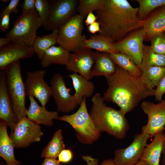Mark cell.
I'll return each mask as SVG.
<instances>
[{
    "label": "cell",
    "instance_id": "obj_1",
    "mask_svg": "<svg viewBox=\"0 0 165 165\" xmlns=\"http://www.w3.org/2000/svg\"><path fill=\"white\" fill-rule=\"evenodd\" d=\"M138 10V7H133L127 0H105L102 7L96 11L100 25L99 34L114 43L142 28Z\"/></svg>",
    "mask_w": 165,
    "mask_h": 165
},
{
    "label": "cell",
    "instance_id": "obj_2",
    "mask_svg": "<svg viewBox=\"0 0 165 165\" xmlns=\"http://www.w3.org/2000/svg\"><path fill=\"white\" fill-rule=\"evenodd\" d=\"M105 77L108 87L102 97L104 100L115 103L125 115L143 99L154 96L155 90L148 87L141 77L134 76L117 65L115 72Z\"/></svg>",
    "mask_w": 165,
    "mask_h": 165
},
{
    "label": "cell",
    "instance_id": "obj_3",
    "mask_svg": "<svg viewBox=\"0 0 165 165\" xmlns=\"http://www.w3.org/2000/svg\"><path fill=\"white\" fill-rule=\"evenodd\" d=\"M91 101L89 114L98 131L118 139H123L130 127L125 115L120 110L107 106L99 93L93 97Z\"/></svg>",
    "mask_w": 165,
    "mask_h": 165
},
{
    "label": "cell",
    "instance_id": "obj_4",
    "mask_svg": "<svg viewBox=\"0 0 165 165\" xmlns=\"http://www.w3.org/2000/svg\"><path fill=\"white\" fill-rule=\"evenodd\" d=\"M3 70L8 94L13 112L19 120L26 116L27 111L25 107L27 95L20 61L11 63Z\"/></svg>",
    "mask_w": 165,
    "mask_h": 165
},
{
    "label": "cell",
    "instance_id": "obj_5",
    "mask_svg": "<svg viewBox=\"0 0 165 165\" xmlns=\"http://www.w3.org/2000/svg\"><path fill=\"white\" fill-rule=\"evenodd\" d=\"M57 120L68 123L74 129L78 140L82 144H93L100 138L101 133L96 128L88 112L86 97H84L78 110L70 115L59 116Z\"/></svg>",
    "mask_w": 165,
    "mask_h": 165
},
{
    "label": "cell",
    "instance_id": "obj_6",
    "mask_svg": "<svg viewBox=\"0 0 165 165\" xmlns=\"http://www.w3.org/2000/svg\"><path fill=\"white\" fill-rule=\"evenodd\" d=\"M43 23L36 10L22 13L13 23L11 30L6 34L11 42L32 46L37 37L36 31Z\"/></svg>",
    "mask_w": 165,
    "mask_h": 165
},
{
    "label": "cell",
    "instance_id": "obj_7",
    "mask_svg": "<svg viewBox=\"0 0 165 165\" xmlns=\"http://www.w3.org/2000/svg\"><path fill=\"white\" fill-rule=\"evenodd\" d=\"M84 19L79 14L74 16L58 29L57 44L69 52L82 48L86 38L82 34Z\"/></svg>",
    "mask_w": 165,
    "mask_h": 165
},
{
    "label": "cell",
    "instance_id": "obj_8",
    "mask_svg": "<svg viewBox=\"0 0 165 165\" xmlns=\"http://www.w3.org/2000/svg\"><path fill=\"white\" fill-rule=\"evenodd\" d=\"M43 135L39 124L26 116L18 120L9 137L15 148H25L33 143L39 142Z\"/></svg>",
    "mask_w": 165,
    "mask_h": 165
},
{
    "label": "cell",
    "instance_id": "obj_9",
    "mask_svg": "<svg viewBox=\"0 0 165 165\" xmlns=\"http://www.w3.org/2000/svg\"><path fill=\"white\" fill-rule=\"evenodd\" d=\"M50 15L48 21L43 26L47 31L58 29L75 15L79 0H49Z\"/></svg>",
    "mask_w": 165,
    "mask_h": 165
},
{
    "label": "cell",
    "instance_id": "obj_10",
    "mask_svg": "<svg viewBox=\"0 0 165 165\" xmlns=\"http://www.w3.org/2000/svg\"><path fill=\"white\" fill-rule=\"evenodd\" d=\"M144 40V33L141 28L132 31L121 40L113 43V45L118 53L129 57L140 69Z\"/></svg>",
    "mask_w": 165,
    "mask_h": 165
},
{
    "label": "cell",
    "instance_id": "obj_11",
    "mask_svg": "<svg viewBox=\"0 0 165 165\" xmlns=\"http://www.w3.org/2000/svg\"><path fill=\"white\" fill-rule=\"evenodd\" d=\"M53 96L58 112L68 113L74 111L78 105L74 95L70 94L72 89L67 87L63 77L60 73H55L50 81Z\"/></svg>",
    "mask_w": 165,
    "mask_h": 165
},
{
    "label": "cell",
    "instance_id": "obj_12",
    "mask_svg": "<svg viewBox=\"0 0 165 165\" xmlns=\"http://www.w3.org/2000/svg\"><path fill=\"white\" fill-rule=\"evenodd\" d=\"M151 138L146 134H137L133 141L125 148L116 149L113 160L116 165H133L140 160L147 141Z\"/></svg>",
    "mask_w": 165,
    "mask_h": 165
},
{
    "label": "cell",
    "instance_id": "obj_13",
    "mask_svg": "<svg viewBox=\"0 0 165 165\" xmlns=\"http://www.w3.org/2000/svg\"><path fill=\"white\" fill-rule=\"evenodd\" d=\"M141 108L148 117V122L142 127L141 133L149 135L151 138L165 130V100L158 104L143 101Z\"/></svg>",
    "mask_w": 165,
    "mask_h": 165
},
{
    "label": "cell",
    "instance_id": "obj_14",
    "mask_svg": "<svg viewBox=\"0 0 165 165\" xmlns=\"http://www.w3.org/2000/svg\"><path fill=\"white\" fill-rule=\"evenodd\" d=\"M46 73L43 70L28 72L24 82L26 95L35 97L44 107L52 96L50 86L44 79Z\"/></svg>",
    "mask_w": 165,
    "mask_h": 165
},
{
    "label": "cell",
    "instance_id": "obj_15",
    "mask_svg": "<svg viewBox=\"0 0 165 165\" xmlns=\"http://www.w3.org/2000/svg\"><path fill=\"white\" fill-rule=\"evenodd\" d=\"M94 62V52L90 49L82 48L71 54L69 62L66 68L68 71L78 73L90 80Z\"/></svg>",
    "mask_w": 165,
    "mask_h": 165
},
{
    "label": "cell",
    "instance_id": "obj_16",
    "mask_svg": "<svg viewBox=\"0 0 165 165\" xmlns=\"http://www.w3.org/2000/svg\"><path fill=\"white\" fill-rule=\"evenodd\" d=\"M34 54L32 46L11 42L0 48V70L20 59L31 58Z\"/></svg>",
    "mask_w": 165,
    "mask_h": 165
},
{
    "label": "cell",
    "instance_id": "obj_17",
    "mask_svg": "<svg viewBox=\"0 0 165 165\" xmlns=\"http://www.w3.org/2000/svg\"><path fill=\"white\" fill-rule=\"evenodd\" d=\"M0 119L12 131L18 119L13 110L8 94L4 70L0 72Z\"/></svg>",
    "mask_w": 165,
    "mask_h": 165
},
{
    "label": "cell",
    "instance_id": "obj_18",
    "mask_svg": "<svg viewBox=\"0 0 165 165\" xmlns=\"http://www.w3.org/2000/svg\"><path fill=\"white\" fill-rule=\"evenodd\" d=\"M142 28L146 40H150L152 37L165 31V6L142 20Z\"/></svg>",
    "mask_w": 165,
    "mask_h": 165
},
{
    "label": "cell",
    "instance_id": "obj_19",
    "mask_svg": "<svg viewBox=\"0 0 165 165\" xmlns=\"http://www.w3.org/2000/svg\"><path fill=\"white\" fill-rule=\"evenodd\" d=\"M30 106L27 110V116L37 123L50 127L54 125L53 120H57L59 116L57 111H49L45 107L39 106L34 97L29 96Z\"/></svg>",
    "mask_w": 165,
    "mask_h": 165
},
{
    "label": "cell",
    "instance_id": "obj_20",
    "mask_svg": "<svg viewBox=\"0 0 165 165\" xmlns=\"http://www.w3.org/2000/svg\"><path fill=\"white\" fill-rule=\"evenodd\" d=\"M153 138L151 142L144 148L140 160L149 165H160L164 141V131L156 134Z\"/></svg>",
    "mask_w": 165,
    "mask_h": 165
},
{
    "label": "cell",
    "instance_id": "obj_21",
    "mask_svg": "<svg viewBox=\"0 0 165 165\" xmlns=\"http://www.w3.org/2000/svg\"><path fill=\"white\" fill-rule=\"evenodd\" d=\"M8 126L5 123L0 122V156L8 165H20V162L15 157V146L8 135Z\"/></svg>",
    "mask_w": 165,
    "mask_h": 165
},
{
    "label": "cell",
    "instance_id": "obj_22",
    "mask_svg": "<svg viewBox=\"0 0 165 165\" xmlns=\"http://www.w3.org/2000/svg\"><path fill=\"white\" fill-rule=\"evenodd\" d=\"M68 77L72 79L75 91L73 95L78 105L80 106L84 97H89L93 95L95 90L94 84L76 73L70 74Z\"/></svg>",
    "mask_w": 165,
    "mask_h": 165
},
{
    "label": "cell",
    "instance_id": "obj_23",
    "mask_svg": "<svg viewBox=\"0 0 165 165\" xmlns=\"http://www.w3.org/2000/svg\"><path fill=\"white\" fill-rule=\"evenodd\" d=\"M71 53L59 46L50 47L45 53L40 64L42 67L47 68L55 64L67 65L69 63Z\"/></svg>",
    "mask_w": 165,
    "mask_h": 165
},
{
    "label": "cell",
    "instance_id": "obj_24",
    "mask_svg": "<svg viewBox=\"0 0 165 165\" xmlns=\"http://www.w3.org/2000/svg\"><path fill=\"white\" fill-rule=\"evenodd\" d=\"M94 56L95 62L91 73V79L95 76L106 77L115 72L116 65L109 54L94 52Z\"/></svg>",
    "mask_w": 165,
    "mask_h": 165
},
{
    "label": "cell",
    "instance_id": "obj_25",
    "mask_svg": "<svg viewBox=\"0 0 165 165\" xmlns=\"http://www.w3.org/2000/svg\"><path fill=\"white\" fill-rule=\"evenodd\" d=\"M82 48L94 49L109 54L118 52L113 45V42L107 37L100 34L91 35L89 39L85 38Z\"/></svg>",
    "mask_w": 165,
    "mask_h": 165
},
{
    "label": "cell",
    "instance_id": "obj_26",
    "mask_svg": "<svg viewBox=\"0 0 165 165\" xmlns=\"http://www.w3.org/2000/svg\"><path fill=\"white\" fill-rule=\"evenodd\" d=\"M65 147L62 130L60 129L54 133L51 140L44 148L41 157L56 159L61 152L65 149Z\"/></svg>",
    "mask_w": 165,
    "mask_h": 165
},
{
    "label": "cell",
    "instance_id": "obj_27",
    "mask_svg": "<svg viewBox=\"0 0 165 165\" xmlns=\"http://www.w3.org/2000/svg\"><path fill=\"white\" fill-rule=\"evenodd\" d=\"M58 33V29H55L49 34L37 36L32 46L35 53L40 60L48 49L57 44Z\"/></svg>",
    "mask_w": 165,
    "mask_h": 165
},
{
    "label": "cell",
    "instance_id": "obj_28",
    "mask_svg": "<svg viewBox=\"0 0 165 165\" xmlns=\"http://www.w3.org/2000/svg\"><path fill=\"white\" fill-rule=\"evenodd\" d=\"M141 77L145 85L149 88L154 89L165 75V67L151 66L142 71Z\"/></svg>",
    "mask_w": 165,
    "mask_h": 165
},
{
    "label": "cell",
    "instance_id": "obj_29",
    "mask_svg": "<svg viewBox=\"0 0 165 165\" xmlns=\"http://www.w3.org/2000/svg\"><path fill=\"white\" fill-rule=\"evenodd\" d=\"M109 55L117 66L134 76L137 77L141 76V70L129 57L120 53L110 54Z\"/></svg>",
    "mask_w": 165,
    "mask_h": 165
},
{
    "label": "cell",
    "instance_id": "obj_30",
    "mask_svg": "<svg viewBox=\"0 0 165 165\" xmlns=\"http://www.w3.org/2000/svg\"><path fill=\"white\" fill-rule=\"evenodd\" d=\"M165 67V55L153 52L150 46L144 45L140 69L141 71L148 67Z\"/></svg>",
    "mask_w": 165,
    "mask_h": 165
},
{
    "label": "cell",
    "instance_id": "obj_31",
    "mask_svg": "<svg viewBox=\"0 0 165 165\" xmlns=\"http://www.w3.org/2000/svg\"><path fill=\"white\" fill-rule=\"evenodd\" d=\"M139 5L138 15L141 20H145L156 9L165 6V0H137Z\"/></svg>",
    "mask_w": 165,
    "mask_h": 165
},
{
    "label": "cell",
    "instance_id": "obj_32",
    "mask_svg": "<svg viewBox=\"0 0 165 165\" xmlns=\"http://www.w3.org/2000/svg\"><path fill=\"white\" fill-rule=\"evenodd\" d=\"M104 2L105 0H80L77 10L79 14L84 19L90 12L100 9Z\"/></svg>",
    "mask_w": 165,
    "mask_h": 165
},
{
    "label": "cell",
    "instance_id": "obj_33",
    "mask_svg": "<svg viewBox=\"0 0 165 165\" xmlns=\"http://www.w3.org/2000/svg\"><path fill=\"white\" fill-rule=\"evenodd\" d=\"M35 10L43 23V26L47 23L50 15L49 0H35Z\"/></svg>",
    "mask_w": 165,
    "mask_h": 165
},
{
    "label": "cell",
    "instance_id": "obj_34",
    "mask_svg": "<svg viewBox=\"0 0 165 165\" xmlns=\"http://www.w3.org/2000/svg\"><path fill=\"white\" fill-rule=\"evenodd\" d=\"M150 47L155 53L164 54L165 36L163 33L155 35L151 38Z\"/></svg>",
    "mask_w": 165,
    "mask_h": 165
},
{
    "label": "cell",
    "instance_id": "obj_35",
    "mask_svg": "<svg viewBox=\"0 0 165 165\" xmlns=\"http://www.w3.org/2000/svg\"><path fill=\"white\" fill-rule=\"evenodd\" d=\"M19 0H11L8 5L1 11V13H8L11 14L12 13L17 14L19 11L18 7L19 4Z\"/></svg>",
    "mask_w": 165,
    "mask_h": 165
},
{
    "label": "cell",
    "instance_id": "obj_36",
    "mask_svg": "<svg viewBox=\"0 0 165 165\" xmlns=\"http://www.w3.org/2000/svg\"><path fill=\"white\" fill-rule=\"evenodd\" d=\"M165 93V75L159 82L155 90V100L159 102L162 100L163 95Z\"/></svg>",
    "mask_w": 165,
    "mask_h": 165
},
{
    "label": "cell",
    "instance_id": "obj_37",
    "mask_svg": "<svg viewBox=\"0 0 165 165\" xmlns=\"http://www.w3.org/2000/svg\"><path fill=\"white\" fill-rule=\"evenodd\" d=\"M73 156V153L70 149H64L59 154L58 160L61 163H68L72 160Z\"/></svg>",
    "mask_w": 165,
    "mask_h": 165
},
{
    "label": "cell",
    "instance_id": "obj_38",
    "mask_svg": "<svg viewBox=\"0 0 165 165\" xmlns=\"http://www.w3.org/2000/svg\"><path fill=\"white\" fill-rule=\"evenodd\" d=\"M0 13V29L2 32H5L8 30L9 27L10 14Z\"/></svg>",
    "mask_w": 165,
    "mask_h": 165
},
{
    "label": "cell",
    "instance_id": "obj_39",
    "mask_svg": "<svg viewBox=\"0 0 165 165\" xmlns=\"http://www.w3.org/2000/svg\"><path fill=\"white\" fill-rule=\"evenodd\" d=\"M35 0H24L21 4L22 13H25L35 11Z\"/></svg>",
    "mask_w": 165,
    "mask_h": 165
},
{
    "label": "cell",
    "instance_id": "obj_40",
    "mask_svg": "<svg viewBox=\"0 0 165 165\" xmlns=\"http://www.w3.org/2000/svg\"><path fill=\"white\" fill-rule=\"evenodd\" d=\"M87 30L89 32L93 34L97 32H99L101 31L100 25L99 23L97 20L87 26Z\"/></svg>",
    "mask_w": 165,
    "mask_h": 165
},
{
    "label": "cell",
    "instance_id": "obj_41",
    "mask_svg": "<svg viewBox=\"0 0 165 165\" xmlns=\"http://www.w3.org/2000/svg\"><path fill=\"white\" fill-rule=\"evenodd\" d=\"M82 159L86 163V165H99L98 160L88 155L83 156Z\"/></svg>",
    "mask_w": 165,
    "mask_h": 165
},
{
    "label": "cell",
    "instance_id": "obj_42",
    "mask_svg": "<svg viewBox=\"0 0 165 165\" xmlns=\"http://www.w3.org/2000/svg\"><path fill=\"white\" fill-rule=\"evenodd\" d=\"M40 165H62L58 160L49 158H45Z\"/></svg>",
    "mask_w": 165,
    "mask_h": 165
},
{
    "label": "cell",
    "instance_id": "obj_43",
    "mask_svg": "<svg viewBox=\"0 0 165 165\" xmlns=\"http://www.w3.org/2000/svg\"><path fill=\"white\" fill-rule=\"evenodd\" d=\"M97 17L93 12H90L87 15L85 20L86 25L88 26L97 21Z\"/></svg>",
    "mask_w": 165,
    "mask_h": 165
},
{
    "label": "cell",
    "instance_id": "obj_44",
    "mask_svg": "<svg viewBox=\"0 0 165 165\" xmlns=\"http://www.w3.org/2000/svg\"><path fill=\"white\" fill-rule=\"evenodd\" d=\"M10 40L7 37L0 38V48L8 45L11 42Z\"/></svg>",
    "mask_w": 165,
    "mask_h": 165
},
{
    "label": "cell",
    "instance_id": "obj_45",
    "mask_svg": "<svg viewBox=\"0 0 165 165\" xmlns=\"http://www.w3.org/2000/svg\"><path fill=\"white\" fill-rule=\"evenodd\" d=\"M99 165H116L113 161V159H108L104 160L102 161Z\"/></svg>",
    "mask_w": 165,
    "mask_h": 165
},
{
    "label": "cell",
    "instance_id": "obj_46",
    "mask_svg": "<svg viewBox=\"0 0 165 165\" xmlns=\"http://www.w3.org/2000/svg\"><path fill=\"white\" fill-rule=\"evenodd\" d=\"M133 165H149L139 160L137 163Z\"/></svg>",
    "mask_w": 165,
    "mask_h": 165
},
{
    "label": "cell",
    "instance_id": "obj_47",
    "mask_svg": "<svg viewBox=\"0 0 165 165\" xmlns=\"http://www.w3.org/2000/svg\"><path fill=\"white\" fill-rule=\"evenodd\" d=\"M164 141L163 143L162 154L163 155H165V132H164Z\"/></svg>",
    "mask_w": 165,
    "mask_h": 165
},
{
    "label": "cell",
    "instance_id": "obj_48",
    "mask_svg": "<svg viewBox=\"0 0 165 165\" xmlns=\"http://www.w3.org/2000/svg\"><path fill=\"white\" fill-rule=\"evenodd\" d=\"M161 163L162 165H165V155L163 156Z\"/></svg>",
    "mask_w": 165,
    "mask_h": 165
},
{
    "label": "cell",
    "instance_id": "obj_49",
    "mask_svg": "<svg viewBox=\"0 0 165 165\" xmlns=\"http://www.w3.org/2000/svg\"><path fill=\"white\" fill-rule=\"evenodd\" d=\"M0 165H8L6 163L2 161H0Z\"/></svg>",
    "mask_w": 165,
    "mask_h": 165
},
{
    "label": "cell",
    "instance_id": "obj_50",
    "mask_svg": "<svg viewBox=\"0 0 165 165\" xmlns=\"http://www.w3.org/2000/svg\"><path fill=\"white\" fill-rule=\"evenodd\" d=\"M1 1L4 2H7L9 1V0H2Z\"/></svg>",
    "mask_w": 165,
    "mask_h": 165
},
{
    "label": "cell",
    "instance_id": "obj_51",
    "mask_svg": "<svg viewBox=\"0 0 165 165\" xmlns=\"http://www.w3.org/2000/svg\"><path fill=\"white\" fill-rule=\"evenodd\" d=\"M164 55H165V45L164 50Z\"/></svg>",
    "mask_w": 165,
    "mask_h": 165
},
{
    "label": "cell",
    "instance_id": "obj_52",
    "mask_svg": "<svg viewBox=\"0 0 165 165\" xmlns=\"http://www.w3.org/2000/svg\"></svg>",
    "mask_w": 165,
    "mask_h": 165
}]
</instances>
